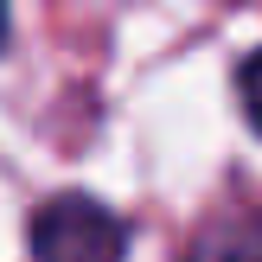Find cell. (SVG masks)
I'll return each mask as SVG.
<instances>
[{"label":"cell","instance_id":"6da1fadb","mask_svg":"<svg viewBox=\"0 0 262 262\" xmlns=\"http://www.w3.org/2000/svg\"><path fill=\"white\" fill-rule=\"evenodd\" d=\"M32 237V262H122L128 224L90 192H51L26 217Z\"/></svg>","mask_w":262,"mask_h":262},{"label":"cell","instance_id":"7a4b0ae2","mask_svg":"<svg viewBox=\"0 0 262 262\" xmlns=\"http://www.w3.org/2000/svg\"><path fill=\"white\" fill-rule=\"evenodd\" d=\"M237 102H243V115H250V128L262 135V45L237 64Z\"/></svg>","mask_w":262,"mask_h":262},{"label":"cell","instance_id":"3957f363","mask_svg":"<svg viewBox=\"0 0 262 262\" xmlns=\"http://www.w3.org/2000/svg\"><path fill=\"white\" fill-rule=\"evenodd\" d=\"M224 262H262V211H256L250 224H243L237 237L224 243Z\"/></svg>","mask_w":262,"mask_h":262}]
</instances>
